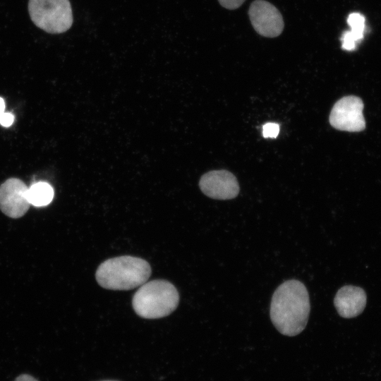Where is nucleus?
I'll return each mask as SVG.
<instances>
[{
	"instance_id": "f257e3e1",
	"label": "nucleus",
	"mask_w": 381,
	"mask_h": 381,
	"mask_svg": "<svg viewBox=\"0 0 381 381\" xmlns=\"http://www.w3.org/2000/svg\"><path fill=\"white\" fill-rule=\"evenodd\" d=\"M310 305L308 290L298 280L289 279L274 291L270 303V318L277 329L293 337L306 327Z\"/></svg>"
},
{
	"instance_id": "f03ea898",
	"label": "nucleus",
	"mask_w": 381,
	"mask_h": 381,
	"mask_svg": "<svg viewBox=\"0 0 381 381\" xmlns=\"http://www.w3.org/2000/svg\"><path fill=\"white\" fill-rule=\"evenodd\" d=\"M150 274L151 267L146 260L124 255L104 261L98 267L95 278L106 289L123 291L140 286Z\"/></svg>"
},
{
	"instance_id": "7ed1b4c3",
	"label": "nucleus",
	"mask_w": 381,
	"mask_h": 381,
	"mask_svg": "<svg viewBox=\"0 0 381 381\" xmlns=\"http://www.w3.org/2000/svg\"><path fill=\"white\" fill-rule=\"evenodd\" d=\"M179 302V292L171 282L155 279L140 286L133 297L132 306L138 316L157 319L174 312Z\"/></svg>"
},
{
	"instance_id": "20e7f679",
	"label": "nucleus",
	"mask_w": 381,
	"mask_h": 381,
	"mask_svg": "<svg viewBox=\"0 0 381 381\" xmlns=\"http://www.w3.org/2000/svg\"><path fill=\"white\" fill-rule=\"evenodd\" d=\"M28 12L33 23L48 33L64 32L73 21L69 0H29Z\"/></svg>"
},
{
	"instance_id": "39448f33",
	"label": "nucleus",
	"mask_w": 381,
	"mask_h": 381,
	"mask_svg": "<svg viewBox=\"0 0 381 381\" xmlns=\"http://www.w3.org/2000/svg\"><path fill=\"white\" fill-rule=\"evenodd\" d=\"M363 102L356 96L349 95L339 99L329 114V123L336 129L359 132L365 129L363 115Z\"/></svg>"
},
{
	"instance_id": "423d86ee",
	"label": "nucleus",
	"mask_w": 381,
	"mask_h": 381,
	"mask_svg": "<svg viewBox=\"0 0 381 381\" xmlns=\"http://www.w3.org/2000/svg\"><path fill=\"white\" fill-rule=\"evenodd\" d=\"M248 14L255 31L267 37L279 36L284 28V20L279 10L268 1L256 0L249 8Z\"/></svg>"
},
{
	"instance_id": "0eeeda50",
	"label": "nucleus",
	"mask_w": 381,
	"mask_h": 381,
	"mask_svg": "<svg viewBox=\"0 0 381 381\" xmlns=\"http://www.w3.org/2000/svg\"><path fill=\"white\" fill-rule=\"evenodd\" d=\"M28 188L20 179L11 178L0 186V209L11 218H19L28 211Z\"/></svg>"
},
{
	"instance_id": "6e6552de",
	"label": "nucleus",
	"mask_w": 381,
	"mask_h": 381,
	"mask_svg": "<svg viewBox=\"0 0 381 381\" xmlns=\"http://www.w3.org/2000/svg\"><path fill=\"white\" fill-rule=\"evenodd\" d=\"M202 192L218 200H229L237 196L239 186L236 178L226 170L209 171L202 176L199 182Z\"/></svg>"
},
{
	"instance_id": "1a4fd4ad",
	"label": "nucleus",
	"mask_w": 381,
	"mask_h": 381,
	"mask_svg": "<svg viewBox=\"0 0 381 381\" xmlns=\"http://www.w3.org/2000/svg\"><path fill=\"white\" fill-rule=\"evenodd\" d=\"M366 301V294L362 288L346 285L340 288L337 292L334 305L341 317L352 318L363 311Z\"/></svg>"
},
{
	"instance_id": "9d476101",
	"label": "nucleus",
	"mask_w": 381,
	"mask_h": 381,
	"mask_svg": "<svg viewBox=\"0 0 381 381\" xmlns=\"http://www.w3.org/2000/svg\"><path fill=\"white\" fill-rule=\"evenodd\" d=\"M54 197L52 187L45 182H37L28 188V200L30 205L36 207L49 204Z\"/></svg>"
},
{
	"instance_id": "9b49d317",
	"label": "nucleus",
	"mask_w": 381,
	"mask_h": 381,
	"mask_svg": "<svg viewBox=\"0 0 381 381\" xmlns=\"http://www.w3.org/2000/svg\"><path fill=\"white\" fill-rule=\"evenodd\" d=\"M347 22L351 28V32L356 41L361 40L364 30L365 19L363 16L358 13H353L349 15Z\"/></svg>"
},
{
	"instance_id": "f8f14e48",
	"label": "nucleus",
	"mask_w": 381,
	"mask_h": 381,
	"mask_svg": "<svg viewBox=\"0 0 381 381\" xmlns=\"http://www.w3.org/2000/svg\"><path fill=\"white\" fill-rule=\"evenodd\" d=\"M279 132V126L276 123H267L262 126V135L265 138H275Z\"/></svg>"
},
{
	"instance_id": "ddd939ff",
	"label": "nucleus",
	"mask_w": 381,
	"mask_h": 381,
	"mask_svg": "<svg viewBox=\"0 0 381 381\" xmlns=\"http://www.w3.org/2000/svg\"><path fill=\"white\" fill-rule=\"evenodd\" d=\"M342 48L351 51L354 49L356 47V40L351 33V31H348L344 33L341 37Z\"/></svg>"
},
{
	"instance_id": "4468645a",
	"label": "nucleus",
	"mask_w": 381,
	"mask_h": 381,
	"mask_svg": "<svg viewBox=\"0 0 381 381\" xmlns=\"http://www.w3.org/2000/svg\"><path fill=\"white\" fill-rule=\"evenodd\" d=\"M219 4L228 9H236L240 7L246 0H218Z\"/></svg>"
},
{
	"instance_id": "2eb2a0df",
	"label": "nucleus",
	"mask_w": 381,
	"mask_h": 381,
	"mask_svg": "<svg viewBox=\"0 0 381 381\" xmlns=\"http://www.w3.org/2000/svg\"><path fill=\"white\" fill-rule=\"evenodd\" d=\"M14 120L13 115L10 112H4L0 115V124L4 127L12 125Z\"/></svg>"
},
{
	"instance_id": "dca6fc26",
	"label": "nucleus",
	"mask_w": 381,
	"mask_h": 381,
	"mask_svg": "<svg viewBox=\"0 0 381 381\" xmlns=\"http://www.w3.org/2000/svg\"><path fill=\"white\" fill-rule=\"evenodd\" d=\"M15 381H38L30 375L23 374L19 375Z\"/></svg>"
},
{
	"instance_id": "f3484780",
	"label": "nucleus",
	"mask_w": 381,
	"mask_h": 381,
	"mask_svg": "<svg viewBox=\"0 0 381 381\" xmlns=\"http://www.w3.org/2000/svg\"><path fill=\"white\" fill-rule=\"evenodd\" d=\"M5 110V102L4 100L0 97V115L4 112Z\"/></svg>"
},
{
	"instance_id": "a211bd4d",
	"label": "nucleus",
	"mask_w": 381,
	"mask_h": 381,
	"mask_svg": "<svg viewBox=\"0 0 381 381\" xmlns=\"http://www.w3.org/2000/svg\"><path fill=\"white\" fill-rule=\"evenodd\" d=\"M105 381H111V380H105Z\"/></svg>"
}]
</instances>
